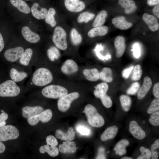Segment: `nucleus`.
I'll use <instances>...</instances> for the list:
<instances>
[{
  "mask_svg": "<svg viewBox=\"0 0 159 159\" xmlns=\"http://www.w3.org/2000/svg\"><path fill=\"white\" fill-rule=\"evenodd\" d=\"M53 79L51 72L48 69L44 67L37 69L33 73L32 78L33 84L39 87L44 86L50 83Z\"/></svg>",
  "mask_w": 159,
  "mask_h": 159,
  "instance_id": "obj_1",
  "label": "nucleus"
},
{
  "mask_svg": "<svg viewBox=\"0 0 159 159\" xmlns=\"http://www.w3.org/2000/svg\"><path fill=\"white\" fill-rule=\"evenodd\" d=\"M84 112L87 117L88 121L92 126L99 127L104 124L103 117L97 112L96 108L91 104H88L85 107Z\"/></svg>",
  "mask_w": 159,
  "mask_h": 159,
  "instance_id": "obj_2",
  "label": "nucleus"
},
{
  "mask_svg": "<svg viewBox=\"0 0 159 159\" xmlns=\"http://www.w3.org/2000/svg\"><path fill=\"white\" fill-rule=\"evenodd\" d=\"M68 91L64 87L57 85H50L44 87L42 93L44 97L50 98L58 99L68 94Z\"/></svg>",
  "mask_w": 159,
  "mask_h": 159,
  "instance_id": "obj_3",
  "label": "nucleus"
},
{
  "mask_svg": "<svg viewBox=\"0 0 159 159\" xmlns=\"http://www.w3.org/2000/svg\"><path fill=\"white\" fill-rule=\"evenodd\" d=\"M20 89L15 82L12 80H7L0 84V96L14 97L20 93Z\"/></svg>",
  "mask_w": 159,
  "mask_h": 159,
  "instance_id": "obj_4",
  "label": "nucleus"
},
{
  "mask_svg": "<svg viewBox=\"0 0 159 159\" xmlns=\"http://www.w3.org/2000/svg\"><path fill=\"white\" fill-rule=\"evenodd\" d=\"M67 33L61 27L57 26L54 29L52 41L56 47L62 50L66 49L67 47L66 40Z\"/></svg>",
  "mask_w": 159,
  "mask_h": 159,
  "instance_id": "obj_5",
  "label": "nucleus"
},
{
  "mask_svg": "<svg viewBox=\"0 0 159 159\" xmlns=\"http://www.w3.org/2000/svg\"><path fill=\"white\" fill-rule=\"evenodd\" d=\"M19 135L18 130L14 126L9 125L0 127V141H5L17 138Z\"/></svg>",
  "mask_w": 159,
  "mask_h": 159,
  "instance_id": "obj_6",
  "label": "nucleus"
},
{
  "mask_svg": "<svg viewBox=\"0 0 159 159\" xmlns=\"http://www.w3.org/2000/svg\"><path fill=\"white\" fill-rule=\"evenodd\" d=\"M80 96L77 92H74L66 95L59 98L57 102V107L59 110L62 112H65L69 108L72 102L78 98Z\"/></svg>",
  "mask_w": 159,
  "mask_h": 159,
  "instance_id": "obj_7",
  "label": "nucleus"
},
{
  "mask_svg": "<svg viewBox=\"0 0 159 159\" xmlns=\"http://www.w3.org/2000/svg\"><path fill=\"white\" fill-rule=\"evenodd\" d=\"M52 115L51 110L47 109L43 111L39 114L29 117L27 122L30 125L32 126L36 125L39 121L43 123L47 122L51 119Z\"/></svg>",
  "mask_w": 159,
  "mask_h": 159,
  "instance_id": "obj_8",
  "label": "nucleus"
},
{
  "mask_svg": "<svg viewBox=\"0 0 159 159\" xmlns=\"http://www.w3.org/2000/svg\"><path fill=\"white\" fill-rule=\"evenodd\" d=\"M24 51V49L21 47L9 49L5 52L4 57L8 61L14 62L20 58Z\"/></svg>",
  "mask_w": 159,
  "mask_h": 159,
  "instance_id": "obj_9",
  "label": "nucleus"
},
{
  "mask_svg": "<svg viewBox=\"0 0 159 159\" xmlns=\"http://www.w3.org/2000/svg\"><path fill=\"white\" fill-rule=\"evenodd\" d=\"M64 3L67 10L72 12H80L85 7V3L80 0H64Z\"/></svg>",
  "mask_w": 159,
  "mask_h": 159,
  "instance_id": "obj_10",
  "label": "nucleus"
},
{
  "mask_svg": "<svg viewBox=\"0 0 159 159\" xmlns=\"http://www.w3.org/2000/svg\"><path fill=\"white\" fill-rule=\"evenodd\" d=\"M129 130L132 135L137 139L142 140L146 136L145 131L135 121L132 120L130 122Z\"/></svg>",
  "mask_w": 159,
  "mask_h": 159,
  "instance_id": "obj_11",
  "label": "nucleus"
},
{
  "mask_svg": "<svg viewBox=\"0 0 159 159\" xmlns=\"http://www.w3.org/2000/svg\"><path fill=\"white\" fill-rule=\"evenodd\" d=\"M61 71L64 74L69 75L77 72L78 69L76 63L71 59L66 60L61 67Z\"/></svg>",
  "mask_w": 159,
  "mask_h": 159,
  "instance_id": "obj_12",
  "label": "nucleus"
},
{
  "mask_svg": "<svg viewBox=\"0 0 159 159\" xmlns=\"http://www.w3.org/2000/svg\"><path fill=\"white\" fill-rule=\"evenodd\" d=\"M142 18L151 31L155 32L158 30L159 23L157 19L154 16L145 13L143 14Z\"/></svg>",
  "mask_w": 159,
  "mask_h": 159,
  "instance_id": "obj_13",
  "label": "nucleus"
},
{
  "mask_svg": "<svg viewBox=\"0 0 159 159\" xmlns=\"http://www.w3.org/2000/svg\"><path fill=\"white\" fill-rule=\"evenodd\" d=\"M21 33L24 38L30 43H36L40 40L39 36L32 31L28 26H25L22 28Z\"/></svg>",
  "mask_w": 159,
  "mask_h": 159,
  "instance_id": "obj_14",
  "label": "nucleus"
},
{
  "mask_svg": "<svg viewBox=\"0 0 159 159\" xmlns=\"http://www.w3.org/2000/svg\"><path fill=\"white\" fill-rule=\"evenodd\" d=\"M112 23L116 28L121 30H126L131 27L132 24L127 21L123 16H120L113 18Z\"/></svg>",
  "mask_w": 159,
  "mask_h": 159,
  "instance_id": "obj_15",
  "label": "nucleus"
},
{
  "mask_svg": "<svg viewBox=\"0 0 159 159\" xmlns=\"http://www.w3.org/2000/svg\"><path fill=\"white\" fill-rule=\"evenodd\" d=\"M33 16L38 19L45 18L48 12L47 10L44 8L41 7L37 3H34L31 9Z\"/></svg>",
  "mask_w": 159,
  "mask_h": 159,
  "instance_id": "obj_16",
  "label": "nucleus"
},
{
  "mask_svg": "<svg viewBox=\"0 0 159 159\" xmlns=\"http://www.w3.org/2000/svg\"><path fill=\"white\" fill-rule=\"evenodd\" d=\"M22 110L23 116L26 118H28L39 114L43 111L44 109L40 106H26L23 107Z\"/></svg>",
  "mask_w": 159,
  "mask_h": 159,
  "instance_id": "obj_17",
  "label": "nucleus"
},
{
  "mask_svg": "<svg viewBox=\"0 0 159 159\" xmlns=\"http://www.w3.org/2000/svg\"><path fill=\"white\" fill-rule=\"evenodd\" d=\"M114 45L116 49V56L117 57H121L123 54L125 48V38L121 36H118L114 41Z\"/></svg>",
  "mask_w": 159,
  "mask_h": 159,
  "instance_id": "obj_18",
  "label": "nucleus"
},
{
  "mask_svg": "<svg viewBox=\"0 0 159 159\" xmlns=\"http://www.w3.org/2000/svg\"><path fill=\"white\" fill-rule=\"evenodd\" d=\"M56 137L61 140L70 142L73 140L75 137V132L73 128L71 127L69 128L67 133H64L61 130L58 129L55 132Z\"/></svg>",
  "mask_w": 159,
  "mask_h": 159,
  "instance_id": "obj_19",
  "label": "nucleus"
},
{
  "mask_svg": "<svg viewBox=\"0 0 159 159\" xmlns=\"http://www.w3.org/2000/svg\"><path fill=\"white\" fill-rule=\"evenodd\" d=\"M152 85L151 79L148 77H145L142 87L139 90L137 95L139 100L143 98L147 94Z\"/></svg>",
  "mask_w": 159,
  "mask_h": 159,
  "instance_id": "obj_20",
  "label": "nucleus"
},
{
  "mask_svg": "<svg viewBox=\"0 0 159 159\" xmlns=\"http://www.w3.org/2000/svg\"><path fill=\"white\" fill-rule=\"evenodd\" d=\"M118 3L124 9L125 12L127 14L133 13L137 9L135 3L132 0H119Z\"/></svg>",
  "mask_w": 159,
  "mask_h": 159,
  "instance_id": "obj_21",
  "label": "nucleus"
},
{
  "mask_svg": "<svg viewBox=\"0 0 159 159\" xmlns=\"http://www.w3.org/2000/svg\"><path fill=\"white\" fill-rule=\"evenodd\" d=\"M77 149L76 144L74 142H64L59 147L60 152L63 153H74Z\"/></svg>",
  "mask_w": 159,
  "mask_h": 159,
  "instance_id": "obj_22",
  "label": "nucleus"
},
{
  "mask_svg": "<svg viewBox=\"0 0 159 159\" xmlns=\"http://www.w3.org/2000/svg\"><path fill=\"white\" fill-rule=\"evenodd\" d=\"M118 131V128L115 125L107 128L102 134L100 139L105 141L114 138L116 135Z\"/></svg>",
  "mask_w": 159,
  "mask_h": 159,
  "instance_id": "obj_23",
  "label": "nucleus"
},
{
  "mask_svg": "<svg viewBox=\"0 0 159 159\" xmlns=\"http://www.w3.org/2000/svg\"><path fill=\"white\" fill-rule=\"evenodd\" d=\"M108 27L105 26L95 27L90 29L88 32L87 35L90 38L104 36L108 33Z\"/></svg>",
  "mask_w": 159,
  "mask_h": 159,
  "instance_id": "obj_24",
  "label": "nucleus"
},
{
  "mask_svg": "<svg viewBox=\"0 0 159 159\" xmlns=\"http://www.w3.org/2000/svg\"><path fill=\"white\" fill-rule=\"evenodd\" d=\"M11 4L19 11L25 14L30 12L31 9L25 1L22 0H9Z\"/></svg>",
  "mask_w": 159,
  "mask_h": 159,
  "instance_id": "obj_25",
  "label": "nucleus"
},
{
  "mask_svg": "<svg viewBox=\"0 0 159 159\" xmlns=\"http://www.w3.org/2000/svg\"><path fill=\"white\" fill-rule=\"evenodd\" d=\"M83 74L85 79L88 81L95 82L100 78L98 71L95 68L85 69L83 71Z\"/></svg>",
  "mask_w": 159,
  "mask_h": 159,
  "instance_id": "obj_26",
  "label": "nucleus"
},
{
  "mask_svg": "<svg viewBox=\"0 0 159 159\" xmlns=\"http://www.w3.org/2000/svg\"><path fill=\"white\" fill-rule=\"evenodd\" d=\"M129 144V141L125 139L120 141L115 145L113 150L116 154L120 156L125 154L126 152L125 147Z\"/></svg>",
  "mask_w": 159,
  "mask_h": 159,
  "instance_id": "obj_27",
  "label": "nucleus"
},
{
  "mask_svg": "<svg viewBox=\"0 0 159 159\" xmlns=\"http://www.w3.org/2000/svg\"><path fill=\"white\" fill-rule=\"evenodd\" d=\"M9 74L12 80L15 82L21 81L27 76V74L26 72H19L14 68L11 69Z\"/></svg>",
  "mask_w": 159,
  "mask_h": 159,
  "instance_id": "obj_28",
  "label": "nucleus"
},
{
  "mask_svg": "<svg viewBox=\"0 0 159 159\" xmlns=\"http://www.w3.org/2000/svg\"><path fill=\"white\" fill-rule=\"evenodd\" d=\"M40 152L42 154L47 153L51 156L54 157L59 154L58 149L56 146H52L48 144L41 146L39 149Z\"/></svg>",
  "mask_w": 159,
  "mask_h": 159,
  "instance_id": "obj_29",
  "label": "nucleus"
},
{
  "mask_svg": "<svg viewBox=\"0 0 159 159\" xmlns=\"http://www.w3.org/2000/svg\"><path fill=\"white\" fill-rule=\"evenodd\" d=\"M95 88V90L94 91V94L96 97L100 98L106 94L108 89V86L106 83H101L98 84Z\"/></svg>",
  "mask_w": 159,
  "mask_h": 159,
  "instance_id": "obj_30",
  "label": "nucleus"
},
{
  "mask_svg": "<svg viewBox=\"0 0 159 159\" xmlns=\"http://www.w3.org/2000/svg\"><path fill=\"white\" fill-rule=\"evenodd\" d=\"M107 13L105 10L101 11L97 15L92 24V26L95 27L102 26L106 21Z\"/></svg>",
  "mask_w": 159,
  "mask_h": 159,
  "instance_id": "obj_31",
  "label": "nucleus"
},
{
  "mask_svg": "<svg viewBox=\"0 0 159 159\" xmlns=\"http://www.w3.org/2000/svg\"><path fill=\"white\" fill-rule=\"evenodd\" d=\"M99 74L100 78L105 82H110L113 80L112 71L109 68H104Z\"/></svg>",
  "mask_w": 159,
  "mask_h": 159,
  "instance_id": "obj_32",
  "label": "nucleus"
},
{
  "mask_svg": "<svg viewBox=\"0 0 159 159\" xmlns=\"http://www.w3.org/2000/svg\"><path fill=\"white\" fill-rule=\"evenodd\" d=\"M33 53L32 49L30 48L26 49L20 58V63L24 66L28 65L32 58Z\"/></svg>",
  "mask_w": 159,
  "mask_h": 159,
  "instance_id": "obj_33",
  "label": "nucleus"
},
{
  "mask_svg": "<svg viewBox=\"0 0 159 159\" xmlns=\"http://www.w3.org/2000/svg\"><path fill=\"white\" fill-rule=\"evenodd\" d=\"M120 100L121 106L124 110L126 112L129 111L132 104L131 98L127 95H122L120 96Z\"/></svg>",
  "mask_w": 159,
  "mask_h": 159,
  "instance_id": "obj_34",
  "label": "nucleus"
},
{
  "mask_svg": "<svg viewBox=\"0 0 159 159\" xmlns=\"http://www.w3.org/2000/svg\"><path fill=\"white\" fill-rule=\"evenodd\" d=\"M55 13V9L51 7L48 11L47 14L45 18L46 22L49 24L52 27H54L56 24V21L54 17Z\"/></svg>",
  "mask_w": 159,
  "mask_h": 159,
  "instance_id": "obj_35",
  "label": "nucleus"
},
{
  "mask_svg": "<svg viewBox=\"0 0 159 159\" xmlns=\"http://www.w3.org/2000/svg\"><path fill=\"white\" fill-rule=\"evenodd\" d=\"M70 39L72 44L74 45L79 44L82 42V38L77 29L72 28L70 33Z\"/></svg>",
  "mask_w": 159,
  "mask_h": 159,
  "instance_id": "obj_36",
  "label": "nucleus"
},
{
  "mask_svg": "<svg viewBox=\"0 0 159 159\" xmlns=\"http://www.w3.org/2000/svg\"><path fill=\"white\" fill-rule=\"evenodd\" d=\"M94 14L87 11H85L80 14L78 16L77 21L81 23L85 22L87 23L93 19L95 17Z\"/></svg>",
  "mask_w": 159,
  "mask_h": 159,
  "instance_id": "obj_37",
  "label": "nucleus"
},
{
  "mask_svg": "<svg viewBox=\"0 0 159 159\" xmlns=\"http://www.w3.org/2000/svg\"><path fill=\"white\" fill-rule=\"evenodd\" d=\"M47 54L49 59L51 61H54L55 59H58L60 56L59 50L54 46L51 47L48 49Z\"/></svg>",
  "mask_w": 159,
  "mask_h": 159,
  "instance_id": "obj_38",
  "label": "nucleus"
},
{
  "mask_svg": "<svg viewBox=\"0 0 159 159\" xmlns=\"http://www.w3.org/2000/svg\"><path fill=\"white\" fill-rule=\"evenodd\" d=\"M159 110V99L157 98L154 99L151 102L148 108L147 112L150 114L155 112Z\"/></svg>",
  "mask_w": 159,
  "mask_h": 159,
  "instance_id": "obj_39",
  "label": "nucleus"
},
{
  "mask_svg": "<svg viewBox=\"0 0 159 159\" xmlns=\"http://www.w3.org/2000/svg\"><path fill=\"white\" fill-rule=\"evenodd\" d=\"M141 155L138 158V159H150L151 157V152L148 148L141 146L140 148Z\"/></svg>",
  "mask_w": 159,
  "mask_h": 159,
  "instance_id": "obj_40",
  "label": "nucleus"
},
{
  "mask_svg": "<svg viewBox=\"0 0 159 159\" xmlns=\"http://www.w3.org/2000/svg\"><path fill=\"white\" fill-rule=\"evenodd\" d=\"M142 71L139 65L138 64L135 67L132 79L135 81H137L140 79L142 76Z\"/></svg>",
  "mask_w": 159,
  "mask_h": 159,
  "instance_id": "obj_41",
  "label": "nucleus"
},
{
  "mask_svg": "<svg viewBox=\"0 0 159 159\" xmlns=\"http://www.w3.org/2000/svg\"><path fill=\"white\" fill-rule=\"evenodd\" d=\"M149 121L152 125L158 126L159 125V112H157L153 113L149 119Z\"/></svg>",
  "mask_w": 159,
  "mask_h": 159,
  "instance_id": "obj_42",
  "label": "nucleus"
},
{
  "mask_svg": "<svg viewBox=\"0 0 159 159\" xmlns=\"http://www.w3.org/2000/svg\"><path fill=\"white\" fill-rule=\"evenodd\" d=\"M100 98L103 105L106 107L109 108L112 105V101L110 98L106 94L101 96Z\"/></svg>",
  "mask_w": 159,
  "mask_h": 159,
  "instance_id": "obj_43",
  "label": "nucleus"
},
{
  "mask_svg": "<svg viewBox=\"0 0 159 159\" xmlns=\"http://www.w3.org/2000/svg\"><path fill=\"white\" fill-rule=\"evenodd\" d=\"M140 85L138 82H135L132 84L130 87L127 90V93L129 95L135 94L139 89Z\"/></svg>",
  "mask_w": 159,
  "mask_h": 159,
  "instance_id": "obj_44",
  "label": "nucleus"
},
{
  "mask_svg": "<svg viewBox=\"0 0 159 159\" xmlns=\"http://www.w3.org/2000/svg\"><path fill=\"white\" fill-rule=\"evenodd\" d=\"M46 141L47 144L50 146H56L58 144L56 138L52 135H49L47 137Z\"/></svg>",
  "mask_w": 159,
  "mask_h": 159,
  "instance_id": "obj_45",
  "label": "nucleus"
},
{
  "mask_svg": "<svg viewBox=\"0 0 159 159\" xmlns=\"http://www.w3.org/2000/svg\"><path fill=\"white\" fill-rule=\"evenodd\" d=\"M76 130L81 135H88L90 132L89 129L82 125L78 126L76 128Z\"/></svg>",
  "mask_w": 159,
  "mask_h": 159,
  "instance_id": "obj_46",
  "label": "nucleus"
},
{
  "mask_svg": "<svg viewBox=\"0 0 159 159\" xmlns=\"http://www.w3.org/2000/svg\"><path fill=\"white\" fill-rule=\"evenodd\" d=\"M133 48L132 50L134 57L136 58H138L140 55V49L139 44L135 43L133 45Z\"/></svg>",
  "mask_w": 159,
  "mask_h": 159,
  "instance_id": "obj_47",
  "label": "nucleus"
},
{
  "mask_svg": "<svg viewBox=\"0 0 159 159\" xmlns=\"http://www.w3.org/2000/svg\"><path fill=\"white\" fill-rule=\"evenodd\" d=\"M133 67L131 66L129 68L124 69L122 72V76L124 78H127L131 72Z\"/></svg>",
  "mask_w": 159,
  "mask_h": 159,
  "instance_id": "obj_48",
  "label": "nucleus"
},
{
  "mask_svg": "<svg viewBox=\"0 0 159 159\" xmlns=\"http://www.w3.org/2000/svg\"><path fill=\"white\" fill-rule=\"evenodd\" d=\"M153 93L154 96L157 98H159V83L155 84L153 88Z\"/></svg>",
  "mask_w": 159,
  "mask_h": 159,
  "instance_id": "obj_49",
  "label": "nucleus"
},
{
  "mask_svg": "<svg viewBox=\"0 0 159 159\" xmlns=\"http://www.w3.org/2000/svg\"><path fill=\"white\" fill-rule=\"evenodd\" d=\"M153 12L155 16L158 18H159V5H156L154 7L153 10Z\"/></svg>",
  "mask_w": 159,
  "mask_h": 159,
  "instance_id": "obj_50",
  "label": "nucleus"
},
{
  "mask_svg": "<svg viewBox=\"0 0 159 159\" xmlns=\"http://www.w3.org/2000/svg\"><path fill=\"white\" fill-rule=\"evenodd\" d=\"M159 148V140H156L153 144H152L151 147V150H155Z\"/></svg>",
  "mask_w": 159,
  "mask_h": 159,
  "instance_id": "obj_51",
  "label": "nucleus"
},
{
  "mask_svg": "<svg viewBox=\"0 0 159 159\" xmlns=\"http://www.w3.org/2000/svg\"><path fill=\"white\" fill-rule=\"evenodd\" d=\"M147 3L150 6L156 5L159 4V0H148Z\"/></svg>",
  "mask_w": 159,
  "mask_h": 159,
  "instance_id": "obj_52",
  "label": "nucleus"
},
{
  "mask_svg": "<svg viewBox=\"0 0 159 159\" xmlns=\"http://www.w3.org/2000/svg\"><path fill=\"white\" fill-rule=\"evenodd\" d=\"M4 44L2 36L0 33V52L2 51L4 47Z\"/></svg>",
  "mask_w": 159,
  "mask_h": 159,
  "instance_id": "obj_53",
  "label": "nucleus"
},
{
  "mask_svg": "<svg viewBox=\"0 0 159 159\" xmlns=\"http://www.w3.org/2000/svg\"><path fill=\"white\" fill-rule=\"evenodd\" d=\"M151 157L152 159H157L158 158V152L154 150H151Z\"/></svg>",
  "mask_w": 159,
  "mask_h": 159,
  "instance_id": "obj_54",
  "label": "nucleus"
},
{
  "mask_svg": "<svg viewBox=\"0 0 159 159\" xmlns=\"http://www.w3.org/2000/svg\"><path fill=\"white\" fill-rule=\"evenodd\" d=\"M8 117V115L6 113L2 112L0 114V119L4 120H6Z\"/></svg>",
  "mask_w": 159,
  "mask_h": 159,
  "instance_id": "obj_55",
  "label": "nucleus"
},
{
  "mask_svg": "<svg viewBox=\"0 0 159 159\" xmlns=\"http://www.w3.org/2000/svg\"><path fill=\"white\" fill-rule=\"evenodd\" d=\"M5 149V146L0 141V153H3Z\"/></svg>",
  "mask_w": 159,
  "mask_h": 159,
  "instance_id": "obj_56",
  "label": "nucleus"
},
{
  "mask_svg": "<svg viewBox=\"0 0 159 159\" xmlns=\"http://www.w3.org/2000/svg\"><path fill=\"white\" fill-rule=\"evenodd\" d=\"M6 122L5 120H2L0 119V127L5 125Z\"/></svg>",
  "mask_w": 159,
  "mask_h": 159,
  "instance_id": "obj_57",
  "label": "nucleus"
},
{
  "mask_svg": "<svg viewBox=\"0 0 159 159\" xmlns=\"http://www.w3.org/2000/svg\"><path fill=\"white\" fill-rule=\"evenodd\" d=\"M121 159H132V158L128 157H124L122 158Z\"/></svg>",
  "mask_w": 159,
  "mask_h": 159,
  "instance_id": "obj_58",
  "label": "nucleus"
},
{
  "mask_svg": "<svg viewBox=\"0 0 159 159\" xmlns=\"http://www.w3.org/2000/svg\"><path fill=\"white\" fill-rule=\"evenodd\" d=\"M1 111L2 113L5 112L4 110H1Z\"/></svg>",
  "mask_w": 159,
  "mask_h": 159,
  "instance_id": "obj_59",
  "label": "nucleus"
},
{
  "mask_svg": "<svg viewBox=\"0 0 159 159\" xmlns=\"http://www.w3.org/2000/svg\"><path fill=\"white\" fill-rule=\"evenodd\" d=\"M27 0V1H28V0Z\"/></svg>",
  "mask_w": 159,
  "mask_h": 159,
  "instance_id": "obj_60",
  "label": "nucleus"
}]
</instances>
